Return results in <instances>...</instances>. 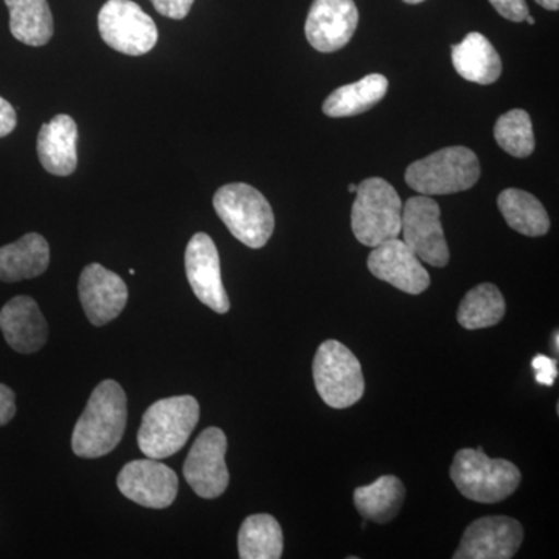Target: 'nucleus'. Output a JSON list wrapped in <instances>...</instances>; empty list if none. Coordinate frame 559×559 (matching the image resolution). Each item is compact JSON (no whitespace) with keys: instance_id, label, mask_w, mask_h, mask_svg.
<instances>
[{"instance_id":"25","label":"nucleus","mask_w":559,"mask_h":559,"mask_svg":"<svg viewBox=\"0 0 559 559\" xmlns=\"http://www.w3.org/2000/svg\"><path fill=\"white\" fill-rule=\"evenodd\" d=\"M241 559H278L283 555V532L271 514H252L238 533Z\"/></svg>"},{"instance_id":"3","label":"nucleus","mask_w":559,"mask_h":559,"mask_svg":"<svg viewBox=\"0 0 559 559\" xmlns=\"http://www.w3.org/2000/svg\"><path fill=\"white\" fill-rule=\"evenodd\" d=\"M213 207L230 234L248 248L266 246L274 234V212L266 198L248 183H227L213 198Z\"/></svg>"},{"instance_id":"20","label":"nucleus","mask_w":559,"mask_h":559,"mask_svg":"<svg viewBox=\"0 0 559 559\" xmlns=\"http://www.w3.org/2000/svg\"><path fill=\"white\" fill-rule=\"evenodd\" d=\"M452 64L462 79L477 84H492L502 73L498 50L481 33L473 32L452 46Z\"/></svg>"},{"instance_id":"2","label":"nucleus","mask_w":559,"mask_h":559,"mask_svg":"<svg viewBox=\"0 0 559 559\" xmlns=\"http://www.w3.org/2000/svg\"><path fill=\"white\" fill-rule=\"evenodd\" d=\"M200 403L190 395L151 404L139 429V448L148 459H167L182 450L200 421Z\"/></svg>"},{"instance_id":"24","label":"nucleus","mask_w":559,"mask_h":559,"mask_svg":"<svg viewBox=\"0 0 559 559\" xmlns=\"http://www.w3.org/2000/svg\"><path fill=\"white\" fill-rule=\"evenodd\" d=\"M498 205L511 229L525 237H543L550 229L546 209L527 191L503 190L499 194Z\"/></svg>"},{"instance_id":"22","label":"nucleus","mask_w":559,"mask_h":559,"mask_svg":"<svg viewBox=\"0 0 559 559\" xmlns=\"http://www.w3.org/2000/svg\"><path fill=\"white\" fill-rule=\"evenodd\" d=\"M406 498L403 481L395 476H382L371 485L359 487L353 492L356 510L366 521L388 524L399 516Z\"/></svg>"},{"instance_id":"32","label":"nucleus","mask_w":559,"mask_h":559,"mask_svg":"<svg viewBox=\"0 0 559 559\" xmlns=\"http://www.w3.org/2000/svg\"><path fill=\"white\" fill-rule=\"evenodd\" d=\"M16 110L5 98L0 97V139L7 138L16 128Z\"/></svg>"},{"instance_id":"12","label":"nucleus","mask_w":559,"mask_h":559,"mask_svg":"<svg viewBox=\"0 0 559 559\" xmlns=\"http://www.w3.org/2000/svg\"><path fill=\"white\" fill-rule=\"evenodd\" d=\"M524 539L521 522L509 516H487L474 521L463 533L455 559H510Z\"/></svg>"},{"instance_id":"6","label":"nucleus","mask_w":559,"mask_h":559,"mask_svg":"<svg viewBox=\"0 0 559 559\" xmlns=\"http://www.w3.org/2000/svg\"><path fill=\"white\" fill-rule=\"evenodd\" d=\"M480 178V165L476 154L465 146H450L414 162L406 170L411 189L433 197L469 190Z\"/></svg>"},{"instance_id":"27","label":"nucleus","mask_w":559,"mask_h":559,"mask_svg":"<svg viewBox=\"0 0 559 559\" xmlns=\"http://www.w3.org/2000/svg\"><path fill=\"white\" fill-rule=\"evenodd\" d=\"M496 142L513 157H528L535 151L532 120L525 110L513 109L496 121Z\"/></svg>"},{"instance_id":"18","label":"nucleus","mask_w":559,"mask_h":559,"mask_svg":"<svg viewBox=\"0 0 559 559\" xmlns=\"http://www.w3.org/2000/svg\"><path fill=\"white\" fill-rule=\"evenodd\" d=\"M79 128L75 120L66 114L53 117L40 127L38 157L44 170L55 176H69L79 164Z\"/></svg>"},{"instance_id":"28","label":"nucleus","mask_w":559,"mask_h":559,"mask_svg":"<svg viewBox=\"0 0 559 559\" xmlns=\"http://www.w3.org/2000/svg\"><path fill=\"white\" fill-rule=\"evenodd\" d=\"M533 370L536 373L538 384L551 388L558 377V360L549 356L536 355L532 360Z\"/></svg>"},{"instance_id":"35","label":"nucleus","mask_w":559,"mask_h":559,"mask_svg":"<svg viewBox=\"0 0 559 559\" xmlns=\"http://www.w3.org/2000/svg\"><path fill=\"white\" fill-rule=\"evenodd\" d=\"M356 190H358V186H355V183H349V186H348L349 193L355 194Z\"/></svg>"},{"instance_id":"7","label":"nucleus","mask_w":559,"mask_h":559,"mask_svg":"<svg viewBox=\"0 0 559 559\" xmlns=\"http://www.w3.org/2000/svg\"><path fill=\"white\" fill-rule=\"evenodd\" d=\"M320 399L333 409H347L364 396L366 381L359 359L337 341H325L312 364Z\"/></svg>"},{"instance_id":"33","label":"nucleus","mask_w":559,"mask_h":559,"mask_svg":"<svg viewBox=\"0 0 559 559\" xmlns=\"http://www.w3.org/2000/svg\"><path fill=\"white\" fill-rule=\"evenodd\" d=\"M536 3L549 11H558L559 9V0H536Z\"/></svg>"},{"instance_id":"19","label":"nucleus","mask_w":559,"mask_h":559,"mask_svg":"<svg viewBox=\"0 0 559 559\" xmlns=\"http://www.w3.org/2000/svg\"><path fill=\"white\" fill-rule=\"evenodd\" d=\"M50 263V248L39 234H27L0 248V282L14 283L39 277Z\"/></svg>"},{"instance_id":"11","label":"nucleus","mask_w":559,"mask_h":559,"mask_svg":"<svg viewBox=\"0 0 559 559\" xmlns=\"http://www.w3.org/2000/svg\"><path fill=\"white\" fill-rule=\"evenodd\" d=\"M117 487L132 502L160 510L178 498L179 480L170 466L156 459L134 460L120 471Z\"/></svg>"},{"instance_id":"14","label":"nucleus","mask_w":559,"mask_h":559,"mask_svg":"<svg viewBox=\"0 0 559 559\" xmlns=\"http://www.w3.org/2000/svg\"><path fill=\"white\" fill-rule=\"evenodd\" d=\"M358 21V9L353 0H314L305 35L316 50L333 53L352 40Z\"/></svg>"},{"instance_id":"1","label":"nucleus","mask_w":559,"mask_h":559,"mask_svg":"<svg viewBox=\"0 0 559 559\" xmlns=\"http://www.w3.org/2000/svg\"><path fill=\"white\" fill-rule=\"evenodd\" d=\"M128 401L119 382L106 380L92 392L76 421L72 450L79 457L98 459L119 447L127 429Z\"/></svg>"},{"instance_id":"8","label":"nucleus","mask_w":559,"mask_h":559,"mask_svg":"<svg viewBox=\"0 0 559 559\" xmlns=\"http://www.w3.org/2000/svg\"><path fill=\"white\" fill-rule=\"evenodd\" d=\"M98 31L110 49L142 57L159 39L156 22L132 0H108L98 14Z\"/></svg>"},{"instance_id":"17","label":"nucleus","mask_w":559,"mask_h":559,"mask_svg":"<svg viewBox=\"0 0 559 559\" xmlns=\"http://www.w3.org/2000/svg\"><path fill=\"white\" fill-rule=\"evenodd\" d=\"M0 330L7 344L22 355L39 352L49 337L46 319L28 296L14 297L0 310Z\"/></svg>"},{"instance_id":"9","label":"nucleus","mask_w":559,"mask_h":559,"mask_svg":"<svg viewBox=\"0 0 559 559\" xmlns=\"http://www.w3.org/2000/svg\"><path fill=\"white\" fill-rule=\"evenodd\" d=\"M440 207L430 197L411 198L403 205L401 234L419 260L433 267L450 263V248L440 221Z\"/></svg>"},{"instance_id":"13","label":"nucleus","mask_w":559,"mask_h":559,"mask_svg":"<svg viewBox=\"0 0 559 559\" xmlns=\"http://www.w3.org/2000/svg\"><path fill=\"white\" fill-rule=\"evenodd\" d=\"M187 278L194 296L210 310L226 314L230 300L221 277L219 253L207 234L193 235L186 250Z\"/></svg>"},{"instance_id":"16","label":"nucleus","mask_w":559,"mask_h":559,"mask_svg":"<svg viewBox=\"0 0 559 559\" xmlns=\"http://www.w3.org/2000/svg\"><path fill=\"white\" fill-rule=\"evenodd\" d=\"M367 266L374 277L403 293L418 296L430 286L429 272L403 240L393 238L371 250Z\"/></svg>"},{"instance_id":"37","label":"nucleus","mask_w":559,"mask_h":559,"mask_svg":"<svg viewBox=\"0 0 559 559\" xmlns=\"http://www.w3.org/2000/svg\"><path fill=\"white\" fill-rule=\"evenodd\" d=\"M525 21H527L530 25H535L536 22L535 17L530 16V14L527 17H525Z\"/></svg>"},{"instance_id":"10","label":"nucleus","mask_w":559,"mask_h":559,"mask_svg":"<svg viewBox=\"0 0 559 559\" xmlns=\"http://www.w3.org/2000/svg\"><path fill=\"white\" fill-rule=\"evenodd\" d=\"M226 454L227 437L219 428L205 429L194 441L183 463V477L200 498H219L229 487Z\"/></svg>"},{"instance_id":"30","label":"nucleus","mask_w":559,"mask_h":559,"mask_svg":"<svg viewBox=\"0 0 559 559\" xmlns=\"http://www.w3.org/2000/svg\"><path fill=\"white\" fill-rule=\"evenodd\" d=\"M193 2L194 0H151L157 13L178 21L183 20L190 13Z\"/></svg>"},{"instance_id":"36","label":"nucleus","mask_w":559,"mask_h":559,"mask_svg":"<svg viewBox=\"0 0 559 559\" xmlns=\"http://www.w3.org/2000/svg\"><path fill=\"white\" fill-rule=\"evenodd\" d=\"M406 3H412V5H417V3L425 2V0H404Z\"/></svg>"},{"instance_id":"5","label":"nucleus","mask_w":559,"mask_h":559,"mask_svg":"<svg viewBox=\"0 0 559 559\" xmlns=\"http://www.w3.org/2000/svg\"><path fill=\"white\" fill-rule=\"evenodd\" d=\"M355 194L352 230L360 245L377 248L382 242L400 237L403 202L388 180H362Z\"/></svg>"},{"instance_id":"15","label":"nucleus","mask_w":559,"mask_h":559,"mask_svg":"<svg viewBox=\"0 0 559 559\" xmlns=\"http://www.w3.org/2000/svg\"><path fill=\"white\" fill-rule=\"evenodd\" d=\"M81 305L92 325L103 326L119 318L128 304L127 283L102 264H87L79 283Z\"/></svg>"},{"instance_id":"21","label":"nucleus","mask_w":559,"mask_h":559,"mask_svg":"<svg viewBox=\"0 0 559 559\" xmlns=\"http://www.w3.org/2000/svg\"><path fill=\"white\" fill-rule=\"evenodd\" d=\"M388 90V79L380 73H371L356 83L334 91L323 103L322 109L326 116L333 117V119L359 116L377 106L385 97Z\"/></svg>"},{"instance_id":"4","label":"nucleus","mask_w":559,"mask_h":559,"mask_svg":"<svg viewBox=\"0 0 559 559\" xmlns=\"http://www.w3.org/2000/svg\"><path fill=\"white\" fill-rule=\"evenodd\" d=\"M451 479L466 499L498 503L521 484V471L503 459H489L484 450H460L451 466Z\"/></svg>"},{"instance_id":"23","label":"nucleus","mask_w":559,"mask_h":559,"mask_svg":"<svg viewBox=\"0 0 559 559\" xmlns=\"http://www.w3.org/2000/svg\"><path fill=\"white\" fill-rule=\"evenodd\" d=\"M10 10V32L20 43L32 47L49 44L53 36V16L47 0H5Z\"/></svg>"},{"instance_id":"34","label":"nucleus","mask_w":559,"mask_h":559,"mask_svg":"<svg viewBox=\"0 0 559 559\" xmlns=\"http://www.w3.org/2000/svg\"><path fill=\"white\" fill-rule=\"evenodd\" d=\"M558 336H559L558 331H555V334H554V342H555V344L551 345V347L555 348V353H557V355H558V352H559Z\"/></svg>"},{"instance_id":"29","label":"nucleus","mask_w":559,"mask_h":559,"mask_svg":"<svg viewBox=\"0 0 559 559\" xmlns=\"http://www.w3.org/2000/svg\"><path fill=\"white\" fill-rule=\"evenodd\" d=\"M489 3L506 20L522 22L528 16V5L525 0H489Z\"/></svg>"},{"instance_id":"26","label":"nucleus","mask_w":559,"mask_h":559,"mask_svg":"<svg viewBox=\"0 0 559 559\" xmlns=\"http://www.w3.org/2000/svg\"><path fill=\"white\" fill-rule=\"evenodd\" d=\"M506 314V299L498 286L481 283L463 297L457 311L460 325L466 330H481L498 325Z\"/></svg>"},{"instance_id":"31","label":"nucleus","mask_w":559,"mask_h":559,"mask_svg":"<svg viewBox=\"0 0 559 559\" xmlns=\"http://www.w3.org/2000/svg\"><path fill=\"white\" fill-rule=\"evenodd\" d=\"M16 415V396L9 385L0 384V426L9 425Z\"/></svg>"}]
</instances>
